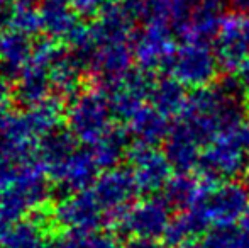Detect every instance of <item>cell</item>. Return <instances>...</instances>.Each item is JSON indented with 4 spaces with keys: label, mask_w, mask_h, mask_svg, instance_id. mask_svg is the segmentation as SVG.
Listing matches in <instances>:
<instances>
[{
    "label": "cell",
    "mask_w": 249,
    "mask_h": 248,
    "mask_svg": "<svg viewBox=\"0 0 249 248\" xmlns=\"http://www.w3.org/2000/svg\"><path fill=\"white\" fill-rule=\"evenodd\" d=\"M177 121L205 148L219 133L244 121L237 80L194 90Z\"/></svg>",
    "instance_id": "cell-1"
},
{
    "label": "cell",
    "mask_w": 249,
    "mask_h": 248,
    "mask_svg": "<svg viewBox=\"0 0 249 248\" xmlns=\"http://www.w3.org/2000/svg\"><path fill=\"white\" fill-rule=\"evenodd\" d=\"M249 158V123H241L224 129L203 148L200 173L207 182H227L246 172Z\"/></svg>",
    "instance_id": "cell-2"
},
{
    "label": "cell",
    "mask_w": 249,
    "mask_h": 248,
    "mask_svg": "<svg viewBox=\"0 0 249 248\" xmlns=\"http://www.w3.org/2000/svg\"><path fill=\"white\" fill-rule=\"evenodd\" d=\"M112 119L114 113L108 97L99 87L78 92L65 111L68 131L87 146H93L114 128Z\"/></svg>",
    "instance_id": "cell-3"
},
{
    "label": "cell",
    "mask_w": 249,
    "mask_h": 248,
    "mask_svg": "<svg viewBox=\"0 0 249 248\" xmlns=\"http://www.w3.org/2000/svg\"><path fill=\"white\" fill-rule=\"evenodd\" d=\"M219 58L215 50L205 41H183L177 46L171 60L166 65V72L171 78L180 82L183 87L194 90L212 85L219 72Z\"/></svg>",
    "instance_id": "cell-4"
},
{
    "label": "cell",
    "mask_w": 249,
    "mask_h": 248,
    "mask_svg": "<svg viewBox=\"0 0 249 248\" xmlns=\"http://www.w3.org/2000/svg\"><path fill=\"white\" fill-rule=\"evenodd\" d=\"M61 48L56 46L53 39H41L34 43V53L31 63L24 70L22 75L17 78V85L14 89L16 100L26 109L50 99L53 92L50 82V66L54 61L56 55Z\"/></svg>",
    "instance_id": "cell-5"
},
{
    "label": "cell",
    "mask_w": 249,
    "mask_h": 248,
    "mask_svg": "<svg viewBox=\"0 0 249 248\" xmlns=\"http://www.w3.org/2000/svg\"><path fill=\"white\" fill-rule=\"evenodd\" d=\"M210 225L234 226L249 208V189L241 182H210L198 202Z\"/></svg>",
    "instance_id": "cell-6"
},
{
    "label": "cell",
    "mask_w": 249,
    "mask_h": 248,
    "mask_svg": "<svg viewBox=\"0 0 249 248\" xmlns=\"http://www.w3.org/2000/svg\"><path fill=\"white\" fill-rule=\"evenodd\" d=\"M58 226L71 233H95L107 219L92 189L65 195L53 209Z\"/></svg>",
    "instance_id": "cell-7"
},
{
    "label": "cell",
    "mask_w": 249,
    "mask_h": 248,
    "mask_svg": "<svg viewBox=\"0 0 249 248\" xmlns=\"http://www.w3.org/2000/svg\"><path fill=\"white\" fill-rule=\"evenodd\" d=\"M92 191L104 209L107 219H114L117 223L132 206L139 187L131 169L114 167V169L100 173Z\"/></svg>",
    "instance_id": "cell-8"
},
{
    "label": "cell",
    "mask_w": 249,
    "mask_h": 248,
    "mask_svg": "<svg viewBox=\"0 0 249 248\" xmlns=\"http://www.w3.org/2000/svg\"><path fill=\"white\" fill-rule=\"evenodd\" d=\"M171 219L170 204L163 197L149 195L144 201L132 204L117 225L122 231L134 238L158 240L164 236Z\"/></svg>",
    "instance_id": "cell-9"
},
{
    "label": "cell",
    "mask_w": 249,
    "mask_h": 248,
    "mask_svg": "<svg viewBox=\"0 0 249 248\" xmlns=\"http://www.w3.org/2000/svg\"><path fill=\"white\" fill-rule=\"evenodd\" d=\"M175 50V33L163 22H146L134 38V60L146 73L166 70Z\"/></svg>",
    "instance_id": "cell-10"
},
{
    "label": "cell",
    "mask_w": 249,
    "mask_h": 248,
    "mask_svg": "<svg viewBox=\"0 0 249 248\" xmlns=\"http://www.w3.org/2000/svg\"><path fill=\"white\" fill-rule=\"evenodd\" d=\"M50 195L46 179L19 184L2 192L0 195V240L7 231L29 212L39 209Z\"/></svg>",
    "instance_id": "cell-11"
},
{
    "label": "cell",
    "mask_w": 249,
    "mask_h": 248,
    "mask_svg": "<svg viewBox=\"0 0 249 248\" xmlns=\"http://www.w3.org/2000/svg\"><path fill=\"white\" fill-rule=\"evenodd\" d=\"M213 50L224 70L237 72L249 60V16L237 12L224 16Z\"/></svg>",
    "instance_id": "cell-12"
},
{
    "label": "cell",
    "mask_w": 249,
    "mask_h": 248,
    "mask_svg": "<svg viewBox=\"0 0 249 248\" xmlns=\"http://www.w3.org/2000/svg\"><path fill=\"white\" fill-rule=\"evenodd\" d=\"M153 85L149 73L142 72H129L117 80H112L108 83L99 85L108 97L112 113L114 116L127 121L132 114L142 106L149 102V90Z\"/></svg>",
    "instance_id": "cell-13"
},
{
    "label": "cell",
    "mask_w": 249,
    "mask_h": 248,
    "mask_svg": "<svg viewBox=\"0 0 249 248\" xmlns=\"http://www.w3.org/2000/svg\"><path fill=\"white\" fill-rule=\"evenodd\" d=\"M131 172L138 182L139 192L154 194L158 191H163L166 184L170 182L171 165L168 162L164 152H160L156 146L136 145L129 148L127 152Z\"/></svg>",
    "instance_id": "cell-14"
},
{
    "label": "cell",
    "mask_w": 249,
    "mask_h": 248,
    "mask_svg": "<svg viewBox=\"0 0 249 248\" xmlns=\"http://www.w3.org/2000/svg\"><path fill=\"white\" fill-rule=\"evenodd\" d=\"M99 170L100 167L97 165L92 150L87 146V148H76L50 177L71 194V192L89 191L99 179Z\"/></svg>",
    "instance_id": "cell-15"
},
{
    "label": "cell",
    "mask_w": 249,
    "mask_h": 248,
    "mask_svg": "<svg viewBox=\"0 0 249 248\" xmlns=\"http://www.w3.org/2000/svg\"><path fill=\"white\" fill-rule=\"evenodd\" d=\"M202 148L203 146L178 121L171 126L164 141V155L171 169L178 173H190L194 169H198Z\"/></svg>",
    "instance_id": "cell-16"
},
{
    "label": "cell",
    "mask_w": 249,
    "mask_h": 248,
    "mask_svg": "<svg viewBox=\"0 0 249 248\" xmlns=\"http://www.w3.org/2000/svg\"><path fill=\"white\" fill-rule=\"evenodd\" d=\"M34 43L31 36L5 29L0 33V72L7 80H17L31 63Z\"/></svg>",
    "instance_id": "cell-17"
},
{
    "label": "cell",
    "mask_w": 249,
    "mask_h": 248,
    "mask_svg": "<svg viewBox=\"0 0 249 248\" xmlns=\"http://www.w3.org/2000/svg\"><path fill=\"white\" fill-rule=\"evenodd\" d=\"M170 129L168 117L158 113L151 104L142 106L125 121V131L132 136L136 145L156 146L158 143L166 141Z\"/></svg>",
    "instance_id": "cell-18"
},
{
    "label": "cell",
    "mask_w": 249,
    "mask_h": 248,
    "mask_svg": "<svg viewBox=\"0 0 249 248\" xmlns=\"http://www.w3.org/2000/svg\"><path fill=\"white\" fill-rule=\"evenodd\" d=\"M85 75V65L75 53L59 50L50 66V82L53 92L58 97L76 95Z\"/></svg>",
    "instance_id": "cell-19"
},
{
    "label": "cell",
    "mask_w": 249,
    "mask_h": 248,
    "mask_svg": "<svg viewBox=\"0 0 249 248\" xmlns=\"http://www.w3.org/2000/svg\"><path fill=\"white\" fill-rule=\"evenodd\" d=\"M210 221L207 218L205 211L197 204L188 211L180 212L171 219L166 233H164V245L171 248H178L185 243L195 242V238L207 231Z\"/></svg>",
    "instance_id": "cell-20"
},
{
    "label": "cell",
    "mask_w": 249,
    "mask_h": 248,
    "mask_svg": "<svg viewBox=\"0 0 249 248\" xmlns=\"http://www.w3.org/2000/svg\"><path fill=\"white\" fill-rule=\"evenodd\" d=\"M209 184L203 179L192 177L190 173H177L163 189V199L170 204V208L181 212L188 211L198 204Z\"/></svg>",
    "instance_id": "cell-21"
},
{
    "label": "cell",
    "mask_w": 249,
    "mask_h": 248,
    "mask_svg": "<svg viewBox=\"0 0 249 248\" xmlns=\"http://www.w3.org/2000/svg\"><path fill=\"white\" fill-rule=\"evenodd\" d=\"M188 94L180 82L171 76H163L160 80H153L149 90V104L166 117H180L187 106Z\"/></svg>",
    "instance_id": "cell-22"
},
{
    "label": "cell",
    "mask_w": 249,
    "mask_h": 248,
    "mask_svg": "<svg viewBox=\"0 0 249 248\" xmlns=\"http://www.w3.org/2000/svg\"><path fill=\"white\" fill-rule=\"evenodd\" d=\"M76 19H78V14L75 12L73 5H68V3L44 0V5L41 7V26L53 41H68L73 31L80 26Z\"/></svg>",
    "instance_id": "cell-23"
},
{
    "label": "cell",
    "mask_w": 249,
    "mask_h": 248,
    "mask_svg": "<svg viewBox=\"0 0 249 248\" xmlns=\"http://www.w3.org/2000/svg\"><path fill=\"white\" fill-rule=\"evenodd\" d=\"M26 117V123L31 128V131L34 133L39 141H43L46 136H50L51 133L58 131L59 123L63 119V106L59 102V99L56 97H50L44 102L37 104L34 107L26 109V113H22Z\"/></svg>",
    "instance_id": "cell-24"
},
{
    "label": "cell",
    "mask_w": 249,
    "mask_h": 248,
    "mask_svg": "<svg viewBox=\"0 0 249 248\" xmlns=\"http://www.w3.org/2000/svg\"><path fill=\"white\" fill-rule=\"evenodd\" d=\"M76 139L71 133L66 129V131H58L51 133L50 136L43 139L39 143V158L43 162L44 169H46V173L51 175L56 169H58L61 163H65V160L78 148L76 145Z\"/></svg>",
    "instance_id": "cell-25"
},
{
    "label": "cell",
    "mask_w": 249,
    "mask_h": 248,
    "mask_svg": "<svg viewBox=\"0 0 249 248\" xmlns=\"http://www.w3.org/2000/svg\"><path fill=\"white\" fill-rule=\"evenodd\" d=\"M89 148L95 156L97 165L104 170H110L117 167L122 156H125V153L129 152V134L125 129L114 126L104 138Z\"/></svg>",
    "instance_id": "cell-26"
},
{
    "label": "cell",
    "mask_w": 249,
    "mask_h": 248,
    "mask_svg": "<svg viewBox=\"0 0 249 248\" xmlns=\"http://www.w3.org/2000/svg\"><path fill=\"white\" fill-rule=\"evenodd\" d=\"M0 24L5 26V29L26 34V36H34L36 33L43 31V26H41V9H37L31 2L19 0L9 10L0 14Z\"/></svg>",
    "instance_id": "cell-27"
},
{
    "label": "cell",
    "mask_w": 249,
    "mask_h": 248,
    "mask_svg": "<svg viewBox=\"0 0 249 248\" xmlns=\"http://www.w3.org/2000/svg\"><path fill=\"white\" fill-rule=\"evenodd\" d=\"M110 2L112 0H73V9L78 16L97 19Z\"/></svg>",
    "instance_id": "cell-28"
},
{
    "label": "cell",
    "mask_w": 249,
    "mask_h": 248,
    "mask_svg": "<svg viewBox=\"0 0 249 248\" xmlns=\"http://www.w3.org/2000/svg\"><path fill=\"white\" fill-rule=\"evenodd\" d=\"M85 248H122L119 240L110 233H87Z\"/></svg>",
    "instance_id": "cell-29"
},
{
    "label": "cell",
    "mask_w": 249,
    "mask_h": 248,
    "mask_svg": "<svg viewBox=\"0 0 249 248\" xmlns=\"http://www.w3.org/2000/svg\"><path fill=\"white\" fill-rule=\"evenodd\" d=\"M85 235L87 233H65L61 235L51 248H85Z\"/></svg>",
    "instance_id": "cell-30"
},
{
    "label": "cell",
    "mask_w": 249,
    "mask_h": 248,
    "mask_svg": "<svg viewBox=\"0 0 249 248\" xmlns=\"http://www.w3.org/2000/svg\"><path fill=\"white\" fill-rule=\"evenodd\" d=\"M14 100H16V97H14V90L9 80L0 76V114L10 113V106Z\"/></svg>",
    "instance_id": "cell-31"
},
{
    "label": "cell",
    "mask_w": 249,
    "mask_h": 248,
    "mask_svg": "<svg viewBox=\"0 0 249 248\" xmlns=\"http://www.w3.org/2000/svg\"><path fill=\"white\" fill-rule=\"evenodd\" d=\"M124 248H168L166 245L160 243L158 240H146V238H132Z\"/></svg>",
    "instance_id": "cell-32"
},
{
    "label": "cell",
    "mask_w": 249,
    "mask_h": 248,
    "mask_svg": "<svg viewBox=\"0 0 249 248\" xmlns=\"http://www.w3.org/2000/svg\"><path fill=\"white\" fill-rule=\"evenodd\" d=\"M237 83H239L241 90L249 95V60L237 70Z\"/></svg>",
    "instance_id": "cell-33"
},
{
    "label": "cell",
    "mask_w": 249,
    "mask_h": 248,
    "mask_svg": "<svg viewBox=\"0 0 249 248\" xmlns=\"http://www.w3.org/2000/svg\"><path fill=\"white\" fill-rule=\"evenodd\" d=\"M227 2L234 9V12L249 16V0H227Z\"/></svg>",
    "instance_id": "cell-34"
},
{
    "label": "cell",
    "mask_w": 249,
    "mask_h": 248,
    "mask_svg": "<svg viewBox=\"0 0 249 248\" xmlns=\"http://www.w3.org/2000/svg\"><path fill=\"white\" fill-rule=\"evenodd\" d=\"M232 248H249V235L248 233H244L243 229H241L239 236H237L236 243H234Z\"/></svg>",
    "instance_id": "cell-35"
},
{
    "label": "cell",
    "mask_w": 249,
    "mask_h": 248,
    "mask_svg": "<svg viewBox=\"0 0 249 248\" xmlns=\"http://www.w3.org/2000/svg\"><path fill=\"white\" fill-rule=\"evenodd\" d=\"M239 228L243 229L244 233H248L249 235V208L246 209V212L243 214V218H241L239 221Z\"/></svg>",
    "instance_id": "cell-36"
},
{
    "label": "cell",
    "mask_w": 249,
    "mask_h": 248,
    "mask_svg": "<svg viewBox=\"0 0 249 248\" xmlns=\"http://www.w3.org/2000/svg\"><path fill=\"white\" fill-rule=\"evenodd\" d=\"M19 0H0V14H3L5 10H9L14 3H17Z\"/></svg>",
    "instance_id": "cell-37"
},
{
    "label": "cell",
    "mask_w": 249,
    "mask_h": 248,
    "mask_svg": "<svg viewBox=\"0 0 249 248\" xmlns=\"http://www.w3.org/2000/svg\"><path fill=\"white\" fill-rule=\"evenodd\" d=\"M178 248H205L203 243H197V242H190V243H185V245L178 247Z\"/></svg>",
    "instance_id": "cell-38"
},
{
    "label": "cell",
    "mask_w": 249,
    "mask_h": 248,
    "mask_svg": "<svg viewBox=\"0 0 249 248\" xmlns=\"http://www.w3.org/2000/svg\"><path fill=\"white\" fill-rule=\"evenodd\" d=\"M51 2H58V3H68V5H73V0H51Z\"/></svg>",
    "instance_id": "cell-39"
},
{
    "label": "cell",
    "mask_w": 249,
    "mask_h": 248,
    "mask_svg": "<svg viewBox=\"0 0 249 248\" xmlns=\"http://www.w3.org/2000/svg\"><path fill=\"white\" fill-rule=\"evenodd\" d=\"M246 179H248V184H249V158H248V167H246Z\"/></svg>",
    "instance_id": "cell-40"
},
{
    "label": "cell",
    "mask_w": 249,
    "mask_h": 248,
    "mask_svg": "<svg viewBox=\"0 0 249 248\" xmlns=\"http://www.w3.org/2000/svg\"><path fill=\"white\" fill-rule=\"evenodd\" d=\"M26 2H31V3H34V2H37V0H26Z\"/></svg>",
    "instance_id": "cell-41"
}]
</instances>
